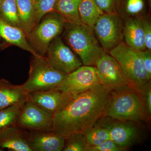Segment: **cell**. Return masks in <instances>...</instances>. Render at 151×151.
I'll return each mask as SVG.
<instances>
[{
  "label": "cell",
  "mask_w": 151,
  "mask_h": 151,
  "mask_svg": "<svg viewBox=\"0 0 151 151\" xmlns=\"http://www.w3.org/2000/svg\"><path fill=\"white\" fill-rule=\"evenodd\" d=\"M14 45L30 52L33 56L39 55L30 45L27 36L20 28L9 24L0 18V50Z\"/></svg>",
  "instance_id": "obj_14"
},
{
  "label": "cell",
  "mask_w": 151,
  "mask_h": 151,
  "mask_svg": "<svg viewBox=\"0 0 151 151\" xmlns=\"http://www.w3.org/2000/svg\"><path fill=\"white\" fill-rule=\"evenodd\" d=\"M99 84L95 66L82 65L68 74L57 89L75 96Z\"/></svg>",
  "instance_id": "obj_11"
},
{
  "label": "cell",
  "mask_w": 151,
  "mask_h": 151,
  "mask_svg": "<svg viewBox=\"0 0 151 151\" xmlns=\"http://www.w3.org/2000/svg\"><path fill=\"white\" fill-rule=\"evenodd\" d=\"M21 28L27 36L37 24V14L32 0H16Z\"/></svg>",
  "instance_id": "obj_19"
},
{
  "label": "cell",
  "mask_w": 151,
  "mask_h": 151,
  "mask_svg": "<svg viewBox=\"0 0 151 151\" xmlns=\"http://www.w3.org/2000/svg\"><path fill=\"white\" fill-rule=\"evenodd\" d=\"M104 51L109 52L124 41V20L118 14H104L93 29Z\"/></svg>",
  "instance_id": "obj_7"
},
{
  "label": "cell",
  "mask_w": 151,
  "mask_h": 151,
  "mask_svg": "<svg viewBox=\"0 0 151 151\" xmlns=\"http://www.w3.org/2000/svg\"><path fill=\"white\" fill-rule=\"evenodd\" d=\"M2 1V0H0V6L1 5V4Z\"/></svg>",
  "instance_id": "obj_33"
},
{
  "label": "cell",
  "mask_w": 151,
  "mask_h": 151,
  "mask_svg": "<svg viewBox=\"0 0 151 151\" xmlns=\"http://www.w3.org/2000/svg\"><path fill=\"white\" fill-rule=\"evenodd\" d=\"M132 122L119 121L105 116L96 124L108 130L111 139L128 149L136 142L138 137L137 129Z\"/></svg>",
  "instance_id": "obj_12"
},
{
  "label": "cell",
  "mask_w": 151,
  "mask_h": 151,
  "mask_svg": "<svg viewBox=\"0 0 151 151\" xmlns=\"http://www.w3.org/2000/svg\"><path fill=\"white\" fill-rule=\"evenodd\" d=\"M24 103L12 105L0 110V132L10 127L17 126L20 110Z\"/></svg>",
  "instance_id": "obj_24"
},
{
  "label": "cell",
  "mask_w": 151,
  "mask_h": 151,
  "mask_svg": "<svg viewBox=\"0 0 151 151\" xmlns=\"http://www.w3.org/2000/svg\"><path fill=\"white\" fill-rule=\"evenodd\" d=\"M27 36L30 45L41 56H45L50 44L63 32L66 20L60 14L45 16Z\"/></svg>",
  "instance_id": "obj_6"
},
{
  "label": "cell",
  "mask_w": 151,
  "mask_h": 151,
  "mask_svg": "<svg viewBox=\"0 0 151 151\" xmlns=\"http://www.w3.org/2000/svg\"><path fill=\"white\" fill-rule=\"evenodd\" d=\"M108 53L117 60L129 84L136 90L150 82L141 51L131 48L123 41Z\"/></svg>",
  "instance_id": "obj_4"
},
{
  "label": "cell",
  "mask_w": 151,
  "mask_h": 151,
  "mask_svg": "<svg viewBox=\"0 0 151 151\" xmlns=\"http://www.w3.org/2000/svg\"><path fill=\"white\" fill-rule=\"evenodd\" d=\"M29 131L17 126L0 132V151H32L28 142Z\"/></svg>",
  "instance_id": "obj_16"
},
{
  "label": "cell",
  "mask_w": 151,
  "mask_h": 151,
  "mask_svg": "<svg viewBox=\"0 0 151 151\" xmlns=\"http://www.w3.org/2000/svg\"><path fill=\"white\" fill-rule=\"evenodd\" d=\"M146 50L151 52V22L146 16L142 17Z\"/></svg>",
  "instance_id": "obj_31"
},
{
  "label": "cell",
  "mask_w": 151,
  "mask_h": 151,
  "mask_svg": "<svg viewBox=\"0 0 151 151\" xmlns=\"http://www.w3.org/2000/svg\"><path fill=\"white\" fill-rule=\"evenodd\" d=\"M142 17L124 19L123 41L131 48L140 51L146 50Z\"/></svg>",
  "instance_id": "obj_17"
},
{
  "label": "cell",
  "mask_w": 151,
  "mask_h": 151,
  "mask_svg": "<svg viewBox=\"0 0 151 151\" xmlns=\"http://www.w3.org/2000/svg\"><path fill=\"white\" fill-rule=\"evenodd\" d=\"M84 134L89 147L98 145L111 139L108 130L105 127L97 124L86 131Z\"/></svg>",
  "instance_id": "obj_25"
},
{
  "label": "cell",
  "mask_w": 151,
  "mask_h": 151,
  "mask_svg": "<svg viewBox=\"0 0 151 151\" xmlns=\"http://www.w3.org/2000/svg\"><path fill=\"white\" fill-rule=\"evenodd\" d=\"M89 145L82 133L72 134L65 137L63 151H87Z\"/></svg>",
  "instance_id": "obj_26"
},
{
  "label": "cell",
  "mask_w": 151,
  "mask_h": 151,
  "mask_svg": "<svg viewBox=\"0 0 151 151\" xmlns=\"http://www.w3.org/2000/svg\"><path fill=\"white\" fill-rule=\"evenodd\" d=\"M104 14H118L117 0H94Z\"/></svg>",
  "instance_id": "obj_30"
},
{
  "label": "cell",
  "mask_w": 151,
  "mask_h": 151,
  "mask_svg": "<svg viewBox=\"0 0 151 151\" xmlns=\"http://www.w3.org/2000/svg\"><path fill=\"white\" fill-rule=\"evenodd\" d=\"M80 1L81 0H57L53 12L61 15L67 22L81 23L78 12Z\"/></svg>",
  "instance_id": "obj_22"
},
{
  "label": "cell",
  "mask_w": 151,
  "mask_h": 151,
  "mask_svg": "<svg viewBox=\"0 0 151 151\" xmlns=\"http://www.w3.org/2000/svg\"><path fill=\"white\" fill-rule=\"evenodd\" d=\"M127 150L128 149L119 145L111 139L98 145L89 147L87 151H124Z\"/></svg>",
  "instance_id": "obj_28"
},
{
  "label": "cell",
  "mask_w": 151,
  "mask_h": 151,
  "mask_svg": "<svg viewBox=\"0 0 151 151\" xmlns=\"http://www.w3.org/2000/svg\"><path fill=\"white\" fill-rule=\"evenodd\" d=\"M78 12L81 23L92 29L99 18L104 14L94 0H81Z\"/></svg>",
  "instance_id": "obj_20"
},
{
  "label": "cell",
  "mask_w": 151,
  "mask_h": 151,
  "mask_svg": "<svg viewBox=\"0 0 151 151\" xmlns=\"http://www.w3.org/2000/svg\"><path fill=\"white\" fill-rule=\"evenodd\" d=\"M139 93L145 105L148 115L150 119L151 116V81L142 88L137 90Z\"/></svg>",
  "instance_id": "obj_29"
},
{
  "label": "cell",
  "mask_w": 151,
  "mask_h": 151,
  "mask_svg": "<svg viewBox=\"0 0 151 151\" xmlns=\"http://www.w3.org/2000/svg\"><path fill=\"white\" fill-rule=\"evenodd\" d=\"M28 99V94L22 85H14L5 79L0 78V110L24 103Z\"/></svg>",
  "instance_id": "obj_18"
},
{
  "label": "cell",
  "mask_w": 151,
  "mask_h": 151,
  "mask_svg": "<svg viewBox=\"0 0 151 151\" xmlns=\"http://www.w3.org/2000/svg\"><path fill=\"white\" fill-rule=\"evenodd\" d=\"M105 116L133 122H147L150 119L139 93L130 86L110 92Z\"/></svg>",
  "instance_id": "obj_3"
},
{
  "label": "cell",
  "mask_w": 151,
  "mask_h": 151,
  "mask_svg": "<svg viewBox=\"0 0 151 151\" xmlns=\"http://www.w3.org/2000/svg\"><path fill=\"white\" fill-rule=\"evenodd\" d=\"M28 142L32 151H61L64 147L65 137L52 130L29 131Z\"/></svg>",
  "instance_id": "obj_15"
},
{
  "label": "cell",
  "mask_w": 151,
  "mask_h": 151,
  "mask_svg": "<svg viewBox=\"0 0 151 151\" xmlns=\"http://www.w3.org/2000/svg\"><path fill=\"white\" fill-rule=\"evenodd\" d=\"M53 117L28 99L21 107L17 126L27 131H51Z\"/></svg>",
  "instance_id": "obj_10"
},
{
  "label": "cell",
  "mask_w": 151,
  "mask_h": 151,
  "mask_svg": "<svg viewBox=\"0 0 151 151\" xmlns=\"http://www.w3.org/2000/svg\"><path fill=\"white\" fill-rule=\"evenodd\" d=\"M0 18L9 24L21 28L16 0H2L0 6Z\"/></svg>",
  "instance_id": "obj_23"
},
{
  "label": "cell",
  "mask_w": 151,
  "mask_h": 151,
  "mask_svg": "<svg viewBox=\"0 0 151 151\" xmlns=\"http://www.w3.org/2000/svg\"><path fill=\"white\" fill-rule=\"evenodd\" d=\"M118 14L123 20L145 16V0H117Z\"/></svg>",
  "instance_id": "obj_21"
},
{
  "label": "cell",
  "mask_w": 151,
  "mask_h": 151,
  "mask_svg": "<svg viewBox=\"0 0 151 151\" xmlns=\"http://www.w3.org/2000/svg\"><path fill=\"white\" fill-rule=\"evenodd\" d=\"M144 66L149 78L151 79V52L145 50L141 51Z\"/></svg>",
  "instance_id": "obj_32"
},
{
  "label": "cell",
  "mask_w": 151,
  "mask_h": 151,
  "mask_svg": "<svg viewBox=\"0 0 151 151\" xmlns=\"http://www.w3.org/2000/svg\"><path fill=\"white\" fill-rule=\"evenodd\" d=\"M67 75L52 67L45 56H33L28 78L22 86L27 94L57 89Z\"/></svg>",
  "instance_id": "obj_5"
},
{
  "label": "cell",
  "mask_w": 151,
  "mask_h": 151,
  "mask_svg": "<svg viewBox=\"0 0 151 151\" xmlns=\"http://www.w3.org/2000/svg\"><path fill=\"white\" fill-rule=\"evenodd\" d=\"M32 1H33L35 3L36 1H37V0H32Z\"/></svg>",
  "instance_id": "obj_34"
},
{
  "label": "cell",
  "mask_w": 151,
  "mask_h": 151,
  "mask_svg": "<svg viewBox=\"0 0 151 151\" xmlns=\"http://www.w3.org/2000/svg\"><path fill=\"white\" fill-rule=\"evenodd\" d=\"M95 67L100 84L109 92L130 86L119 63L108 52H103L96 62Z\"/></svg>",
  "instance_id": "obj_8"
},
{
  "label": "cell",
  "mask_w": 151,
  "mask_h": 151,
  "mask_svg": "<svg viewBox=\"0 0 151 151\" xmlns=\"http://www.w3.org/2000/svg\"><path fill=\"white\" fill-rule=\"evenodd\" d=\"M45 56L52 67L68 74L82 65L81 60L60 36L50 44Z\"/></svg>",
  "instance_id": "obj_9"
},
{
  "label": "cell",
  "mask_w": 151,
  "mask_h": 151,
  "mask_svg": "<svg viewBox=\"0 0 151 151\" xmlns=\"http://www.w3.org/2000/svg\"><path fill=\"white\" fill-rule=\"evenodd\" d=\"M56 1L57 0H37L36 1L35 6L37 14V24L46 15L54 12Z\"/></svg>",
  "instance_id": "obj_27"
},
{
  "label": "cell",
  "mask_w": 151,
  "mask_h": 151,
  "mask_svg": "<svg viewBox=\"0 0 151 151\" xmlns=\"http://www.w3.org/2000/svg\"><path fill=\"white\" fill-rule=\"evenodd\" d=\"M73 97L59 89L28 93L29 100L53 115L64 108Z\"/></svg>",
  "instance_id": "obj_13"
},
{
  "label": "cell",
  "mask_w": 151,
  "mask_h": 151,
  "mask_svg": "<svg viewBox=\"0 0 151 151\" xmlns=\"http://www.w3.org/2000/svg\"><path fill=\"white\" fill-rule=\"evenodd\" d=\"M63 31L64 42L79 57L82 65L95 66L105 51L93 29L82 23L66 22Z\"/></svg>",
  "instance_id": "obj_2"
},
{
  "label": "cell",
  "mask_w": 151,
  "mask_h": 151,
  "mask_svg": "<svg viewBox=\"0 0 151 151\" xmlns=\"http://www.w3.org/2000/svg\"><path fill=\"white\" fill-rule=\"evenodd\" d=\"M110 92L101 84L74 96L53 115L52 130L65 137L82 133L105 116Z\"/></svg>",
  "instance_id": "obj_1"
}]
</instances>
